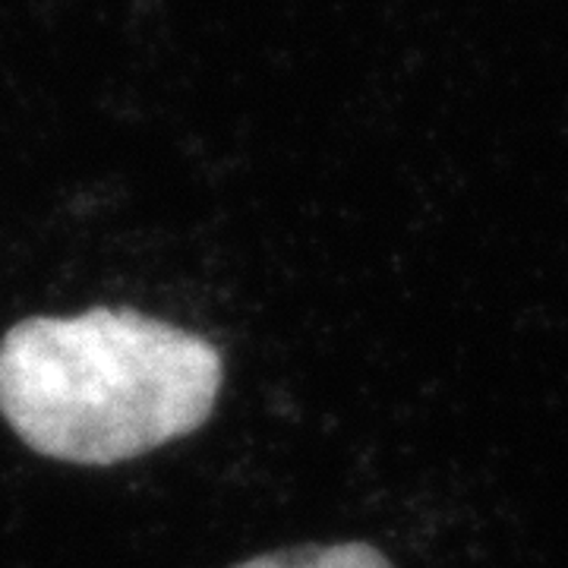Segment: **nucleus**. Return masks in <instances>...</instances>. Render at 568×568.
Listing matches in <instances>:
<instances>
[{
  "instance_id": "f03ea898",
  "label": "nucleus",
  "mask_w": 568,
  "mask_h": 568,
  "mask_svg": "<svg viewBox=\"0 0 568 568\" xmlns=\"http://www.w3.org/2000/svg\"><path fill=\"white\" fill-rule=\"evenodd\" d=\"M234 568H392V562L373 544L347 540V544H306V547L260 552Z\"/></svg>"
},
{
  "instance_id": "f257e3e1",
  "label": "nucleus",
  "mask_w": 568,
  "mask_h": 568,
  "mask_svg": "<svg viewBox=\"0 0 568 568\" xmlns=\"http://www.w3.org/2000/svg\"><path fill=\"white\" fill-rule=\"evenodd\" d=\"M222 383L219 347L140 310L32 316L0 338V417L63 465H121L196 433Z\"/></svg>"
}]
</instances>
